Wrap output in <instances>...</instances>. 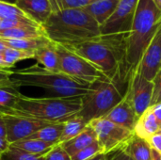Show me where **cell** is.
<instances>
[{
	"instance_id": "obj_1",
	"label": "cell",
	"mask_w": 161,
	"mask_h": 160,
	"mask_svg": "<svg viewBox=\"0 0 161 160\" xmlns=\"http://www.w3.org/2000/svg\"><path fill=\"white\" fill-rule=\"evenodd\" d=\"M42 27L53 42L62 46L94 40L101 36L99 24L84 8L54 11Z\"/></svg>"
},
{
	"instance_id": "obj_2",
	"label": "cell",
	"mask_w": 161,
	"mask_h": 160,
	"mask_svg": "<svg viewBox=\"0 0 161 160\" xmlns=\"http://www.w3.org/2000/svg\"><path fill=\"white\" fill-rule=\"evenodd\" d=\"M11 79L16 88L38 87L46 91L50 97L75 98L86 95L92 84L76 80L60 72H51L39 65L13 72Z\"/></svg>"
},
{
	"instance_id": "obj_3",
	"label": "cell",
	"mask_w": 161,
	"mask_h": 160,
	"mask_svg": "<svg viewBox=\"0 0 161 160\" xmlns=\"http://www.w3.org/2000/svg\"><path fill=\"white\" fill-rule=\"evenodd\" d=\"M161 26V10L152 0H140L126 39L125 65L128 73L136 69Z\"/></svg>"
},
{
	"instance_id": "obj_4",
	"label": "cell",
	"mask_w": 161,
	"mask_h": 160,
	"mask_svg": "<svg viewBox=\"0 0 161 160\" xmlns=\"http://www.w3.org/2000/svg\"><path fill=\"white\" fill-rule=\"evenodd\" d=\"M82 97L33 98L21 94L9 115L31 118L46 123H65L81 110Z\"/></svg>"
},
{
	"instance_id": "obj_5",
	"label": "cell",
	"mask_w": 161,
	"mask_h": 160,
	"mask_svg": "<svg viewBox=\"0 0 161 160\" xmlns=\"http://www.w3.org/2000/svg\"><path fill=\"white\" fill-rule=\"evenodd\" d=\"M64 47L85 58L117 85L125 76L128 77L114 51L102 41L100 37Z\"/></svg>"
},
{
	"instance_id": "obj_6",
	"label": "cell",
	"mask_w": 161,
	"mask_h": 160,
	"mask_svg": "<svg viewBox=\"0 0 161 160\" xmlns=\"http://www.w3.org/2000/svg\"><path fill=\"white\" fill-rule=\"evenodd\" d=\"M118 85L110 80H99L92 84L89 92L82 97L78 113L89 124L104 118L124 98Z\"/></svg>"
},
{
	"instance_id": "obj_7",
	"label": "cell",
	"mask_w": 161,
	"mask_h": 160,
	"mask_svg": "<svg viewBox=\"0 0 161 160\" xmlns=\"http://www.w3.org/2000/svg\"><path fill=\"white\" fill-rule=\"evenodd\" d=\"M56 49L59 59L60 73L89 84L99 80H108L105 74L92 63L66 47L56 43Z\"/></svg>"
},
{
	"instance_id": "obj_8",
	"label": "cell",
	"mask_w": 161,
	"mask_h": 160,
	"mask_svg": "<svg viewBox=\"0 0 161 160\" xmlns=\"http://www.w3.org/2000/svg\"><path fill=\"white\" fill-rule=\"evenodd\" d=\"M90 125L94 129L97 141L105 155L122 150L134 136V132L112 122L101 118L92 121Z\"/></svg>"
},
{
	"instance_id": "obj_9",
	"label": "cell",
	"mask_w": 161,
	"mask_h": 160,
	"mask_svg": "<svg viewBox=\"0 0 161 160\" xmlns=\"http://www.w3.org/2000/svg\"><path fill=\"white\" fill-rule=\"evenodd\" d=\"M140 0H120L113 14L100 26L104 36H128Z\"/></svg>"
},
{
	"instance_id": "obj_10",
	"label": "cell",
	"mask_w": 161,
	"mask_h": 160,
	"mask_svg": "<svg viewBox=\"0 0 161 160\" xmlns=\"http://www.w3.org/2000/svg\"><path fill=\"white\" fill-rule=\"evenodd\" d=\"M154 92V82L144 78L138 68L130 71L127 89L125 96L129 100L136 114L140 117L151 106Z\"/></svg>"
},
{
	"instance_id": "obj_11",
	"label": "cell",
	"mask_w": 161,
	"mask_h": 160,
	"mask_svg": "<svg viewBox=\"0 0 161 160\" xmlns=\"http://www.w3.org/2000/svg\"><path fill=\"white\" fill-rule=\"evenodd\" d=\"M3 118L6 124V138L10 144L29 138L46 124H51L16 115H6Z\"/></svg>"
},
{
	"instance_id": "obj_12",
	"label": "cell",
	"mask_w": 161,
	"mask_h": 160,
	"mask_svg": "<svg viewBox=\"0 0 161 160\" xmlns=\"http://www.w3.org/2000/svg\"><path fill=\"white\" fill-rule=\"evenodd\" d=\"M138 70L141 74L150 80L154 81L161 70V26L156 36L146 48L139 65Z\"/></svg>"
},
{
	"instance_id": "obj_13",
	"label": "cell",
	"mask_w": 161,
	"mask_h": 160,
	"mask_svg": "<svg viewBox=\"0 0 161 160\" xmlns=\"http://www.w3.org/2000/svg\"><path fill=\"white\" fill-rule=\"evenodd\" d=\"M104 118L133 132L139 119L134 108L125 96H124L123 100L116 105V107H114Z\"/></svg>"
},
{
	"instance_id": "obj_14",
	"label": "cell",
	"mask_w": 161,
	"mask_h": 160,
	"mask_svg": "<svg viewBox=\"0 0 161 160\" xmlns=\"http://www.w3.org/2000/svg\"><path fill=\"white\" fill-rule=\"evenodd\" d=\"M14 4L40 25H43L53 13L50 0H15Z\"/></svg>"
},
{
	"instance_id": "obj_15",
	"label": "cell",
	"mask_w": 161,
	"mask_h": 160,
	"mask_svg": "<svg viewBox=\"0 0 161 160\" xmlns=\"http://www.w3.org/2000/svg\"><path fill=\"white\" fill-rule=\"evenodd\" d=\"M160 129V124L149 108L138 119L134 128V135L143 140H148L157 134Z\"/></svg>"
},
{
	"instance_id": "obj_16",
	"label": "cell",
	"mask_w": 161,
	"mask_h": 160,
	"mask_svg": "<svg viewBox=\"0 0 161 160\" xmlns=\"http://www.w3.org/2000/svg\"><path fill=\"white\" fill-rule=\"evenodd\" d=\"M97 141V137L94 129L89 124L84 131H82L79 135L75 137L74 139L60 144L62 148L68 153L70 157L75 155L79 151L83 150L84 148L90 146L91 144Z\"/></svg>"
},
{
	"instance_id": "obj_17",
	"label": "cell",
	"mask_w": 161,
	"mask_h": 160,
	"mask_svg": "<svg viewBox=\"0 0 161 160\" xmlns=\"http://www.w3.org/2000/svg\"><path fill=\"white\" fill-rule=\"evenodd\" d=\"M120 0H97L84 9L101 26L115 11Z\"/></svg>"
},
{
	"instance_id": "obj_18",
	"label": "cell",
	"mask_w": 161,
	"mask_h": 160,
	"mask_svg": "<svg viewBox=\"0 0 161 160\" xmlns=\"http://www.w3.org/2000/svg\"><path fill=\"white\" fill-rule=\"evenodd\" d=\"M34 59L42 68L51 72H59V59L56 49V43L52 41L47 46L40 48L34 53Z\"/></svg>"
},
{
	"instance_id": "obj_19",
	"label": "cell",
	"mask_w": 161,
	"mask_h": 160,
	"mask_svg": "<svg viewBox=\"0 0 161 160\" xmlns=\"http://www.w3.org/2000/svg\"><path fill=\"white\" fill-rule=\"evenodd\" d=\"M46 36L42 25H25L0 31L2 40H24Z\"/></svg>"
},
{
	"instance_id": "obj_20",
	"label": "cell",
	"mask_w": 161,
	"mask_h": 160,
	"mask_svg": "<svg viewBox=\"0 0 161 160\" xmlns=\"http://www.w3.org/2000/svg\"><path fill=\"white\" fill-rule=\"evenodd\" d=\"M123 150L134 160H152V148L148 141L135 135Z\"/></svg>"
},
{
	"instance_id": "obj_21",
	"label": "cell",
	"mask_w": 161,
	"mask_h": 160,
	"mask_svg": "<svg viewBox=\"0 0 161 160\" xmlns=\"http://www.w3.org/2000/svg\"><path fill=\"white\" fill-rule=\"evenodd\" d=\"M54 146H55L54 144L47 143L39 140H33V139H25L10 144L11 148L24 151L31 155L41 156V157L45 156Z\"/></svg>"
},
{
	"instance_id": "obj_22",
	"label": "cell",
	"mask_w": 161,
	"mask_h": 160,
	"mask_svg": "<svg viewBox=\"0 0 161 160\" xmlns=\"http://www.w3.org/2000/svg\"><path fill=\"white\" fill-rule=\"evenodd\" d=\"M64 123L48 124L27 139L39 140L54 145L59 144V140L63 131Z\"/></svg>"
},
{
	"instance_id": "obj_23",
	"label": "cell",
	"mask_w": 161,
	"mask_h": 160,
	"mask_svg": "<svg viewBox=\"0 0 161 160\" xmlns=\"http://www.w3.org/2000/svg\"><path fill=\"white\" fill-rule=\"evenodd\" d=\"M4 41L6 42L8 47L32 52H35L36 50L52 43V41L47 36L24 40H4Z\"/></svg>"
},
{
	"instance_id": "obj_24",
	"label": "cell",
	"mask_w": 161,
	"mask_h": 160,
	"mask_svg": "<svg viewBox=\"0 0 161 160\" xmlns=\"http://www.w3.org/2000/svg\"><path fill=\"white\" fill-rule=\"evenodd\" d=\"M89 124H90L88 122H86L78 114L74 116L73 118L69 119L68 121H66L64 123L63 131H62V134H61V137L59 140V144H62V143L74 139L77 135H79L82 131H84V129Z\"/></svg>"
},
{
	"instance_id": "obj_25",
	"label": "cell",
	"mask_w": 161,
	"mask_h": 160,
	"mask_svg": "<svg viewBox=\"0 0 161 160\" xmlns=\"http://www.w3.org/2000/svg\"><path fill=\"white\" fill-rule=\"evenodd\" d=\"M21 94L16 87L0 88V116H6L11 113Z\"/></svg>"
},
{
	"instance_id": "obj_26",
	"label": "cell",
	"mask_w": 161,
	"mask_h": 160,
	"mask_svg": "<svg viewBox=\"0 0 161 160\" xmlns=\"http://www.w3.org/2000/svg\"><path fill=\"white\" fill-rule=\"evenodd\" d=\"M34 53L35 52H32V51L19 50V49L10 48V47H7L2 52L4 60L9 69H11L19 61L29 59V58H34Z\"/></svg>"
},
{
	"instance_id": "obj_27",
	"label": "cell",
	"mask_w": 161,
	"mask_h": 160,
	"mask_svg": "<svg viewBox=\"0 0 161 160\" xmlns=\"http://www.w3.org/2000/svg\"><path fill=\"white\" fill-rule=\"evenodd\" d=\"M97 0H50L54 11L74 9V8H84L90 4Z\"/></svg>"
},
{
	"instance_id": "obj_28",
	"label": "cell",
	"mask_w": 161,
	"mask_h": 160,
	"mask_svg": "<svg viewBox=\"0 0 161 160\" xmlns=\"http://www.w3.org/2000/svg\"><path fill=\"white\" fill-rule=\"evenodd\" d=\"M0 18L3 19H30L15 4L0 1Z\"/></svg>"
},
{
	"instance_id": "obj_29",
	"label": "cell",
	"mask_w": 161,
	"mask_h": 160,
	"mask_svg": "<svg viewBox=\"0 0 161 160\" xmlns=\"http://www.w3.org/2000/svg\"><path fill=\"white\" fill-rule=\"evenodd\" d=\"M103 151L98 143V141L91 144L90 146L84 148L83 150L79 151L75 155L71 157L72 160H90L93 158L94 157L98 156L99 154H102ZM104 154V153H103Z\"/></svg>"
},
{
	"instance_id": "obj_30",
	"label": "cell",
	"mask_w": 161,
	"mask_h": 160,
	"mask_svg": "<svg viewBox=\"0 0 161 160\" xmlns=\"http://www.w3.org/2000/svg\"><path fill=\"white\" fill-rule=\"evenodd\" d=\"M7 160H44V156H35L24 151H20L14 148H9V150L4 155Z\"/></svg>"
},
{
	"instance_id": "obj_31",
	"label": "cell",
	"mask_w": 161,
	"mask_h": 160,
	"mask_svg": "<svg viewBox=\"0 0 161 160\" xmlns=\"http://www.w3.org/2000/svg\"><path fill=\"white\" fill-rule=\"evenodd\" d=\"M44 160H72L68 153L60 144L55 145L45 156Z\"/></svg>"
},
{
	"instance_id": "obj_32",
	"label": "cell",
	"mask_w": 161,
	"mask_h": 160,
	"mask_svg": "<svg viewBox=\"0 0 161 160\" xmlns=\"http://www.w3.org/2000/svg\"><path fill=\"white\" fill-rule=\"evenodd\" d=\"M13 70L11 69H1L0 68V88L4 87H15L11 79L13 74Z\"/></svg>"
},
{
	"instance_id": "obj_33",
	"label": "cell",
	"mask_w": 161,
	"mask_h": 160,
	"mask_svg": "<svg viewBox=\"0 0 161 160\" xmlns=\"http://www.w3.org/2000/svg\"><path fill=\"white\" fill-rule=\"evenodd\" d=\"M153 82H154V92L151 101V106L161 102V70Z\"/></svg>"
},
{
	"instance_id": "obj_34",
	"label": "cell",
	"mask_w": 161,
	"mask_h": 160,
	"mask_svg": "<svg viewBox=\"0 0 161 160\" xmlns=\"http://www.w3.org/2000/svg\"><path fill=\"white\" fill-rule=\"evenodd\" d=\"M147 141L150 144L152 149L156 150L157 152L161 154V133L158 132L157 134L153 135L147 140Z\"/></svg>"
},
{
	"instance_id": "obj_35",
	"label": "cell",
	"mask_w": 161,
	"mask_h": 160,
	"mask_svg": "<svg viewBox=\"0 0 161 160\" xmlns=\"http://www.w3.org/2000/svg\"><path fill=\"white\" fill-rule=\"evenodd\" d=\"M10 148V143L6 138H0V156L3 157Z\"/></svg>"
},
{
	"instance_id": "obj_36",
	"label": "cell",
	"mask_w": 161,
	"mask_h": 160,
	"mask_svg": "<svg viewBox=\"0 0 161 160\" xmlns=\"http://www.w3.org/2000/svg\"><path fill=\"white\" fill-rule=\"evenodd\" d=\"M150 108H151L152 112L154 113V115L156 116V118H157L158 122L159 123L161 127V102L157 103V104L151 106Z\"/></svg>"
},
{
	"instance_id": "obj_37",
	"label": "cell",
	"mask_w": 161,
	"mask_h": 160,
	"mask_svg": "<svg viewBox=\"0 0 161 160\" xmlns=\"http://www.w3.org/2000/svg\"><path fill=\"white\" fill-rule=\"evenodd\" d=\"M108 160H134L132 157H130L123 149L122 150H120V151H118L110 159H108Z\"/></svg>"
},
{
	"instance_id": "obj_38",
	"label": "cell",
	"mask_w": 161,
	"mask_h": 160,
	"mask_svg": "<svg viewBox=\"0 0 161 160\" xmlns=\"http://www.w3.org/2000/svg\"><path fill=\"white\" fill-rule=\"evenodd\" d=\"M6 137H7L6 124H5L3 116H0V138H6Z\"/></svg>"
},
{
	"instance_id": "obj_39",
	"label": "cell",
	"mask_w": 161,
	"mask_h": 160,
	"mask_svg": "<svg viewBox=\"0 0 161 160\" xmlns=\"http://www.w3.org/2000/svg\"><path fill=\"white\" fill-rule=\"evenodd\" d=\"M152 160H161V154L152 149Z\"/></svg>"
},
{
	"instance_id": "obj_40",
	"label": "cell",
	"mask_w": 161,
	"mask_h": 160,
	"mask_svg": "<svg viewBox=\"0 0 161 160\" xmlns=\"http://www.w3.org/2000/svg\"><path fill=\"white\" fill-rule=\"evenodd\" d=\"M0 68L1 69H9L8 67V65L6 64L5 60H4V57H3L2 53H0Z\"/></svg>"
},
{
	"instance_id": "obj_41",
	"label": "cell",
	"mask_w": 161,
	"mask_h": 160,
	"mask_svg": "<svg viewBox=\"0 0 161 160\" xmlns=\"http://www.w3.org/2000/svg\"><path fill=\"white\" fill-rule=\"evenodd\" d=\"M90 160H108V157H107V155L102 153V154H99L98 156L94 157L93 158H92V159Z\"/></svg>"
},
{
	"instance_id": "obj_42",
	"label": "cell",
	"mask_w": 161,
	"mask_h": 160,
	"mask_svg": "<svg viewBox=\"0 0 161 160\" xmlns=\"http://www.w3.org/2000/svg\"><path fill=\"white\" fill-rule=\"evenodd\" d=\"M7 47H8V46H7L6 42L4 41V40L0 39V53H2V52L7 48Z\"/></svg>"
},
{
	"instance_id": "obj_43",
	"label": "cell",
	"mask_w": 161,
	"mask_h": 160,
	"mask_svg": "<svg viewBox=\"0 0 161 160\" xmlns=\"http://www.w3.org/2000/svg\"><path fill=\"white\" fill-rule=\"evenodd\" d=\"M152 1L155 3V5L161 10V0H152Z\"/></svg>"
},
{
	"instance_id": "obj_44",
	"label": "cell",
	"mask_w": 161,
	"mask_h": 160,
	"mask_svg": "<svg viewBox=\"0 0 161 160\" xmlns=\"http://www.w3.org/2000/svg\"><path fill=\"white\" fill-rule=\"evenodd\" d=\"M0 1L8 2V3H12V4H14V3H15V0H0Z\"/></svg>"
},
{
	"instance_id": "obj_45",
	"label": "cell",
	"mask_w": 161,
	"mask_h": 160,
	"mask_svg": "<svg viewBox=\"0 0 161 160\" xmlns=\"http://www.w3.org/2000/svg\"><path fill=\"white\" fill-rule=\"evenodd\" d=\"M2 157H1V156H0V160H2Z\"/></svg>"
},
{
	"instance_id": "obj_46",
	"label": "cell",
	"mask_w": 161,
	"mask_h": 160,
	"mask_svg": "<svg viewBox=\"0 0 161 160\" xmlns=\"http://www.w3.org/2000/svg\"><path fill=\"white\" fill-rule=\"evenodd\" d=\"M159 133H161V127H160V129H159V131H158Z\"/></svg>"
},
{
	"instance_id": "obj_47",
	"label": "cell",
	"mask_w": 161,
	"mask_h": 160,
	"mask_svg": "<svg viewBox=\"0 0 161 160\" xmlns=\"http://www.w3.org/2000/svg\"><path fill=\"white\" fill-rule=\"evenodd\" d=\"M1 22H2V19L0 18V24H1Z\"/></svg>"
}]
</instances>
